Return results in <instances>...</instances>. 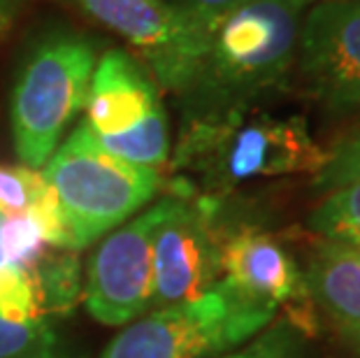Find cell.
<instances>
[{
  "mask_svg": "<svg viewBox=\"0 0 360 358\" xmlns=\"http://www.w3.org/2000/svg\"><path fill=\"white\" fill-rule=\"evenodd\" d=\"M302 10L293 0H247L212 28L193 77L177 98L184 121L256 110L286 89Z\"/></svg>",
  "mask_w": 360,
  "mask_h": 358,
  "instance_id": "1",
  "label": "cell"
},
{
  "mask_svg": "<svg viewBox=\"0 0 360 358\" xmlns=\"http://www.w3.org/2000/svg\"><path fill=\"white\" fill-rule=\"evenodd\" d=\"M326 149L302 117H274L256 110L217 119L184 121L165 179L202 196L228 198L256 179L316 174Z\"/></svg>",
  "mask_w": 360,
  "mask_h": 358,
  "instance_id": "2",
  "label": "cell"
},
{
  "mask_svg": "<svg viewBox=\"0 0 360 358\" xmlns=\"http://www.w3.org/2000/svg\"><path fill=\"white\" fill-rule=\"evenodd\" d=\"M40 172L58 198L75 251L96 245L165 188V174L130 165L98 147L84 121Z\"/></svg>",
  "mask_w": 360,
  "mask_h": 358,
  "instance_id": "3",
  "label": "cell"
},
{
  "mask_svg": "<svg viewBox=\"0 0 360 358\" xmlns=\"http://www.w3.org/2000/svg\"><path fill=\"white\" fill-rule=\"evenodd\" d=\"M96 47L75 33H53L28 51L10 96V128L19 161L42 170L86 105Z\"/></svg>",
  "mask_w": 360,
  "mask_h": 358,
  "instance_id": "4",
  "label": "cell"
},
{
  "mask_svg": "<svg viewBox=\"0 0 360 358\" xmlns=\"http://www.w3.org/2000/svg\"><path fill=\"white\" fill-rule=\"evenodd\" d=\"M274 319L277 314L244 302L219 281L200 298L149 309L126 324L101 358H219Z\"/></svg>",
  "mask_w": 360,
  "mask_h": 358,
  "instance_id": "5",
  "label": "cell"
},
{
  "mask_svg": "<svg viewBox=\"0 0 360 358\" xmlns=\"http://www.w3.org/2000/svg\"><path fill=\"white\" fill-rule=\"evenodd\" d=\"M221 284L244 302L288 319L309 338H316L319 317L304 286L302 265L270 228L256 221L228 217L226 198H219Z\"/></svg>",
  "mask_w": 360,
  "mask_h": 358,
  "instance_id": "6",
  "label": "cell"
},
{
  "mask_svg": "<svg viewBox=\"0 0 360 358\" xmlns=\"http://www.w3.org/2000/svg\"><path fill=\"white\" fill-rule=\"evenodd\" d=\"M160 200L151 309L195 300L221 281L219 198L165 179Z\"/></svg>",
  "mask_w": 360,
  "mask_h": 358,
  "instance_id": "7",
  "label": "cell"
},
{
  "mask_svg": "<svg viewBox=\"0 0 360 358\" xmlns=\"http://www.w3.org/2000/svg\"><path fill=\"white\" fill-rule=\"evenodd\" d=\"M119 35L160 91L179 96L193 77L212 28L165 0H53Z\"/></svg>",
  "mask_w": 360,
  "mask_h": 358,
  "instance_id": "8",
  "label": "cell"
},
{
  "mask_svg": "<svg viewBox=\"0 0 360 358\" xmlns=\"http://www.w3.org/2000/svg\"><path fill=\"white\" fill-rule=\"evenodd\" d=\"M163 200L114 228L89 256L82 298L103 326H126L151 309L154 295V231Z\"/></svg>",
  "mask_w": 360,
  "mask_h": 358,
  "instance_id": "9",
  "label": "cell"
},
{
  "mask_svg": "<svg viewBox=\"0 0 360 358\" xmlns=\"http://www.w3.org/2000/svg\"><path fill=\"white\" fill-rule=\"evenodd\" d=\"M295 70L330 114L360 112V0H326L300 21Z\"/></svg>",
  "mask_w": 360,
  "mask_h": 358,
  "instance_id": "10",
  "label": "cell"
},
{
  "mask_svg": "<svg viewBox=\"0 0 360 358\" xmlns=\"http://www.w3.org/2000/svg\"><path fill=\"white\" fill-rule=\"evenodd\" d=\"M160 103V87L147 68L126 49H110L96 60L84 124L96 135H119L142 124Z\"/></svg>",
  "mask_w": 360,
  "mask_h": 358,
  "instance_id": "11",
  "label": "cell"
},
{
  "mask_svg": "<svg viewBox=\"0 0 360 358\" xmlns=\"http://www.w3.org/2000/svg\"><path fill=\"white\" fill-rule=\"evenodd\" d=\"M302 272L316 317L344 347L360 354V249L316 238Z\"/></svg>",
  "mask_w": 360,
  "mask_h": 358,
  "instance_id": "12",
  "label": "cell"
},
{
  "mask_svg": "<svg viewBox=\"0 0 360 358\" xmlns=\"http://www.w3.org/2000/svg\"><path fill=\"white\" fill-rule=\"evenodd\" d=\"M35 284L42 317H63L77 307L84 291L79 251L47 247L26 270Z\"/></svg>",
  "mask_w": 360,
  "mask_h": 358,
  "instance_id": "13",
  "label": "cell"
},
{
  "mask_svg": "<svg viewBox=\"0 0 360 358\" xmlns=\"http://www.w3.org/2000/svg\"><path fill=\"white\" fill-rule=\"evenodd\" d=\"M91 135L98 142V147H103L107 154L117 156L121 161L137 167H147V170H156L160 174L167 172L172 142H170V121H167V112L163 108V103L142 124H137L126 133L96 135L91 131Z\"/></svg>",
  "mask_w": 360,
  "mask_h": 358,
  "instance_id": "14",
  "label": "cell"
},
{
  "mask_svg": "<svg viewBox=\"0 0 360 358\" xmlns=\"http://www.w3.org/2000/svg\"><path fill=\"white\" fill-rule=\"evenodd\" d=\"M0 358H86V354L47 319L21 324L0 319Z\"/></svg>",
  "mask_w": 360,
  "mask_h": 358,
  "instance_id": "15",
  "label": "cell"
},
{
  "mask_svg": "<svg viewBox=\"0 0 360 358\" xmlns=\"http://www.w3.org/2000/svg\"><path fill=\"white\" fill-rule=\"evenodd\" d=\"M309 231L321 240L360 249V179L323 196L309 217Z\"/></svg>",
  "mask_w": 360,
  "mask_h": 358,
  "instance_id": "16",
  "label": "cell"
},
{
  "mask_svg": "<svg viewBox=\"0 0 360 358\" xmlns=\"http://www.w3.org/2000/svg\"><path fill=\"white\" fill-rule=\"evenodd\" d=\"M311 340L288 319L277 317L242 347L233 349L219 358H316Z\"/></svg>",
  "mask_w": 360,
  "mask_h": 358,
  "instance_id": "17",
  "label": "cell"
},
{
  "mask_svg": "<svg viewBox=\"0 0 360 358\" xmlns=\"http://www.w3.org/2000/svg\"><path fill=\"white\" fill-rule=\"evenodd\" d=\"M360 179V124L326 149V163L311 177V188L321 196Z\"/></svg>",
  "mask_w": 360,
  "mask_h": 358,
  "instance_id": "18",
  "label": "cell"
},
{
  "mask_svg": "<svg viewBox=\"0 0 360 358\" xmlns=\"http://www.w3.org/2000/svg\"><path fill=\"white\" fill-rule=\"evenodd\" d=\"M47 191L49 184L40 170H33L24 163H0V217L28 212Z\"/></svg>",
  "mask_w": 360,
  "mask_h": 358,
  "instance_id": "19",
  "label": "cell"
},
{
  "mask_svg": "<svg viewBox=\"0 0 360 358\" xmlns=\"http://www.w3.org/2000/svg\"><path fill=\"white\" fill-rule=\"evenodd\" d=\"M0 247H3L5 263L28 270L47 249V242L35 219L28 212H21V215L0 219Z\"/></svg>",
  "mask_w": 360,
  "mask_h": 358,
  "instance_id": "20",
  "label": "cell"
},
{
  "mask_svg": "<svg viewBox=\"0 0 360 358\" xmlns=\"http://www.w3.org/2000/svg\"><path fill=\"white\" fill-rule=\"evenodd\" d=\"M0 319L3 321H33L44 319L30 275L17 265H0Z\"/></svg>",
  "mask_w": 360,
  "mask_h": 358,
  "instance_id": "21",
  "label": "cell"
},
{
  "mask_svg": "<svg viewBox=\"0 0 360 358\" xmlns=\"http://www.w3.org/2000/svg\"><path fill=\"white\" fill-rule=\"evenodd\" d=\"M165 3L174 5L177 10L191 14L193 19L202 21L207 26H217L221 17H226L228 12L244 5L247 0H165Z\"/></svg>",
  "mask_w": 360,
  "mask_h": 358,
  "instance_id": "22",
  "label": "cell"
},
{
  "mask_svg": "<svg viewBox=\"0 0 360 358\" xmlns=\"http://www.w3.org/2000/svg\"><path fill=\"white\" fill-rule=\"evenodd\" d=\"M19 0H0V30H3L7 24H10L12 12L17 10Z\"/></svg>",
  "mask_w": 360,
  "mask_h": 358,
  "instance_id": "23",
  "label": "cell"
},
{
  "mask_svg": "<svg viewBox=\"0 0 360 358\" xmlns=\"http://www.w3.org/2000/svg\"><path fill=\"white\" fill-rule=\"evenodd\" d=\"M293 3L300 7V10H304V7H311V5H316V3H326V0H293Z\"/></svg>",
  "mask_w": 360,
  "mask_h": 358,
  "instance_id": "24",
  "label": "cell"
},
{
  "mask_svg": "<svg viewBox=\"0 0 360 358\" xmlns=\"http://www.w3.org/2000/svg\"><path fill=\"white\" fill-rule=\"evenodd\" d=\"M3 219V217H0ZM0 265H5V254H3V247H0Z\"/></svg>",
  "mask_w": 360,
  "mask_h": 358,
  "instance_id": "25",
  "label": "cell"
}]
</instances>
